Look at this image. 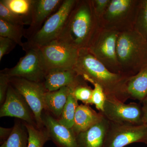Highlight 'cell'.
I'll list each match as a JSON object with an SVG mask.
<instances>
[{
  "instance_id": "cell-21",
  "label": "cell",
  "mask_w": 147,
  "mask_h": 147,
  "mask_svg": "<svg viewBox=\"0 0 147 147\" xmlns=\"http://www.w3.org/2000/svg\"><path fill=\"white\" fill-rule=\"evenodd\" d=\"M79 105L78 100L74 97L71 89V91L69 94L67 101L65 105L61 115L60 117L57 119L59 123L67 128L72 129L74 123L76 109Z\"/></svg>"
},
{
  "instance_id": "cell-11",
  "label": "cell",
  "mask_w": 147,
  "mask_h": 147,
  "mask_svg": "<svg viewBox=\"0 0 147 147\" xmlns=\"http://www.w3.org/2000/svg\"><path fill=\"white\" fill-rule=\"evenodd\" d=\"M63 0H34L28 28L25 29L24 36L29 39L41 28L50 16L60 7Z\"/></svg>"
},
{
  "instance_id": "cell-4",
  "label": "cell",
  "mask_w": 147,
  "mask_h": 147,
  "mask_svg": "<svg viewBox=\"0 0 147 147\" xmlns=\"http://www.w3.org/2000/svg\"><path fill=\"white\" fill-rule=\"evenodd\" d=\"M76 2L74 0H64L58 10L25 43L30 46L40 47L57 40Z\"/></svg>"
},
{
  "instance_id": "cell-12",
  "label": "cell",
  "mask_w": 147,
  "mask_h": 147,
  "mask_svg": "<svg viewBox=\"0 0 147 147\" xmlns=\"http://www.w3.org/2000/svg\"><path fill=\"white\" fill-rule=\"evenodd\" d=\"M42 120L47 129L50 140L57 147H79L76 134L72 129L67 128L59 123L57 119L46 110L42 112Z\"/></svg>"
},
{
  "instance_id": "cell-17",
  "label": "cell",
  "mask_w": 147,
  "mask_h": 147,
  "mask_svg": "<svg viewBox=\"0 0 147 147\" xmlns=\"http://www.w3.org/2000/svg\"><path fill=\"white\" fill-rule=\"evenodd\" d=\"M71 89L68 87L58 90L46 92L44 96L45 110L57 119L60 117Z\"/></svg>"
},
{
  "instance_id": "cell-13",
  "label": "cell",
  "mask_w": 147,
  "mask_h": 147,
  "mask_svg": "<svg viewBox=\"0 0 147 147\" xmlns=\"http://www.w3.org/2000/svg\"><path fill=\"white\" fill-rule=\"evenodd\" d=\"M110 122L103 115L96 123L76 134L79 147H103Z\"/></svg>"
},
{
  "instance_id": "cell-18",
  "label": "cell",
  "mask_w": 147,
  "mask_h": 147,
  "mask_svg": "<svg viewBox=\"0 0 147 147\" xmlns=\"http://www.w3.org/2000/svg\"><path fill=\"white\" fill-rule=\"evenodd\" d=\"M126 91L129 98L142 102L147 95V64L137 74L129 77L126 84Z\"/></svg>"
},
{
  "instance_id": "cell-2",
  "label": "cell",
  "mask_w": 147,
  "mask_h": 147,
  "mask_svg": "<svg viewBox=\"0 0 147 147\" xmlns=\"http://www.w3.org/2000/svg\"><path fill=\"white\" fill-rule=\"evenodd\" d=\"M92 18L89 3L76 2L57 40L79 50L89 48Z\"/></svg>"
},
{
  "instance_id": "cell-29",
  "label": "cell",
  "mask_w": 147,
  "mask_h": 147,
  "mask_svg": "<svg viewBox=\"0 0 147 147\" xmlns=\"http://www.w3.org/2000/svg\"><path fill=\"white\" fill-rule=\"evenodd\" d=\"M17 44L8 38L0 36V61L5 55H7L15 48Z\"/></svg>"
},
{
  "instance_id": "cell-34",
  "label": "cell",
  "mask_w": 147,
  "mask_h": 147,
  "mask_svg": "<svg viewBox=\"0 0 147 147\" xmlns=\"http://www.w3.org/2000/svg\"><path fill=\"white\" fill-rule=\"evenodd\" d=\"M142 102H143V105H147V95L144 100L142 101Z\"/></svg>"
},
{
  "instance_id": "cell-33",
  "label": "cell",
  "mask_w": 147,
  "mask_h": 147,
  "mask_svg": "<svg viewBox=\"0 0 147 147\" xmlns=\"http://www.w3.org/2000/svg\"><path fill=\"white\" fill-rule=\"evenodd\" d=\"M143 110V119L142 122L143 124L147 126V105H143L142 107Z\"/></svg>"
},
{
  "instance_id": "cell-15",
  "label": "cell",
  "mask_w": 147,
  "mask_h": 147,
  "mask_svg": "<svg viewBox=\"0 0 147 147\" xmlns=\"http://www.w3.org/2000/svg\"><path fill=\"white\" fill-rule=\"evenodd\" d=\"M118 37L115 32L106 33L89 49L99 60L115 63L117 60L116 49Z\"/></svg>"
},
{
  "instance_id": "cell-9",
  "label": "cell",
  "mask_w": 147,
  "mask_h": 147,
  "mask_svg": "<svg viewBox=\"0 0 147 147\" xmlns=\"http://www.w3.org/2000/svg\"><path fill=\"white\" fill-rule=\"evenodd\" d=\"M101 113L111 122L143 124L142 107L135 102L125 104L116 98H106Z\"/></svg>"
},
{
  "instance_id": "cell-8",
  "label": "cell",
  "mask_w": 147,
  "mask_h": 147,
  "mask_svg": "<svg viewBox=\"0 0 147 147\" xmlns=\"http://www.w3.org/2000/svg\"><path fill=\"white\" fill-rule=\"evenodd\" d=\"M9 82L28 102L34 115L38 127L43 128L42 114L45 108L44 96L47 91L43 84L15 77L10 78Z\"/></svg>"
},
{
  "instance_id": "cell-28",
  "label": "cell",
  "mask_w": 147,
  "mask_h": 147,
  "mask_svg": "<svg viewBox=\"0 0 147 147\" xmlns=\"http://www.w3.org/2000/svg\"><path fill=\"white\" fill-rule=\"evenodd\" d=\"M137 28L138 32L147 40V0L142 3L137 19Z\"/></svg>"
},
{
  "instance_id": "cell-32",
  "label": "cell",
  "mask_w": 147,
  "mask_h": 147,
  "mask_svg": "<svg viewBox=\"0 0 147 147\" xmlns=\"http://www.w3.org/2000/svg\"><path fill=\"white\" fill-rule=\"evenodd\" d=\"M110 1L109 0H96L94 1L96 9L98 12L103 11L106 7L109 5Z\"/></svg>"
},
{
  "instance_id": "cell-22",
  "label": "cell",
  "mask_w": 147,
  "mask_h": 147,
  "mask_svg": "<svg viewBox=\"0 0 147 147\" xmlns=\"http://www.w3.org/2000/svg\"><path fill=\"white\" fill-rule=\"evenodd\" d=\"M34 0H1L0 1L12 12L23 16L30 23V16Z\"/></svg>"
},
{
  "instance_id": "cell-1",
  "label": "cell",
  "mask_w": 147,
  "mask_h": 147,
  "mask_svg": "<svg viewBox=\"0 0 147 147\" xmlns=\"http://www.w3.org/2000/svg\"><path fill=\"white\" fill-rule=\"evenodd\" d=\"M74 69L85 81L100 85L106 98H116L124 102L129 98L126 84L130 76L110 71L89 48L79 49Z\"/></svg>"
},
{
  "instance_id": "cell-3",
  "label": "cell",
  "mask_w": 147,
  "mask_h": 147,
  "mask_svg": "<svg viewBox=\"0 0 147 147\" xmlns=\"http://www.w3.org/2000/svg\"><path fill=\"white\" fill-rule=\"evenodd\" d=\"M26 52L15 66L1 70L9 77H19L31 82L43 83L48 72L38 47L24 42L22 47Z\"/></svg>"
},
{
  "instance_id": "cell-20",
  "label": "cell",
  "mask_w": 147,
  "mask_h": 147,
  "mask_svg": "<svg viewBox=\"0 0 147 147\" xmlns=\"http://www.w3.org/2000/svg\"><path fill=\"white\" fill-rule=\"evenodd\" d=\"M23 121L26 127L28 135V147H43L45 143L50 140L49 132L45 127L38 128Z\"/></svg>"
},
{
  "instance_id": "cell-6",
  "label": "cell",
  "mask_w": 147,
  "mask_h": 147,
  "mask_svg": "<svg viewBox=\"0 0 147 147\" xmlns=\"http://www.w3.org/2000/svg\"><path fill=\"white\" fill-rule=\"evenodd\" d=\"M47 71L73 69L79 55V49L57 40L38 47Z\"/></svg>"
},
{
  "instance_id": "cell-35",
  "label": "cell",
  "mask_w": 147,
  "mask_h": 147,
  "mask_svg": "<svg viewBox=\"0 0 147 147\" xmlns=\"http://www.w3.org/2000/svg\"></svg>"
},
{
  "instance_id": "cell-27",
  "label": "cell",
  "mask_w": 147,
  "mask_h": 147,
  "mask_svg": "<svg viewBox=\"0 0 147 147\" xmlns=\"http://www.w3.org/2000/svg\"><path fill=\"white\" fill-rule=\"evenodd\" d=\"M91 98L89 104H94L100 112H103L104 104L106 99V96L101 87L98 84H94Z\"/></svg>"
},
{
  "instance_id": "cell-10",
  "label": "cell",
  "mask_w": 147,
  "mask_h": 147,
  "mask_svg": "<svg viewBox=\"0 0 147 147\" xmlns=\"http://www.w3.org/2000/svg\"><path fill=\"white\" fill-rule=\"evenodd\" d=\"M5 117L17 118L38 127L34 115L28 102L10 84L5 101L0 109V117Z\"/></svg>"
},
{
  "instance_id": "cell-19",
  "label": "cell",
  "mask_w": 147,
  "mask_h": 147,
  "mask_svg": "<svg viewBox=\"0 0 147 147\" xmlns=\"http://www.w3.org/2000/svg\"><path fill=\"white\" fill-rule=\"evenodd\" d=\"M11 134L0 147H28V135L23 121L15 120Z\"/></svg>"
},
{
  "instance_id": "cell-25",
  "label": "cell",
  "mask_w": 147,
  "mask_h": 147,
  "mask_svg": "<svg viewBox=\"0 0 147 147\" xmlns=\"http://www.w3.org/2000/svg\"><path fill=\"white\" fill-rule=\"evenodd\" d=\"M84 81L83 78L79 81L73 88H71L74 97L77 100L82 101L84 104L88 105L91 98L93 90Z\"/></svg>"
},
{
  "instance_id": "cell-23",
  "label": "cell",
  "mask_w": 147,
  "mask_h": 147,
  "mask_svg": "<svg viewBox=\"0 0 147 147\" xmlns=\"http://www.w3.org/2000/svg\"><path fill=\"white\" fill-rule=\"evenodd\" d=\"M25 30L24 27L12 25L0 19V36L8 38L22 47L24 44L22 39L25 35Z\"/></svg>"
},
{
  "instance_id": "cell-30",
  "label": "cell",
  "mask_w": 147,
  "mask_h": 147,
  "mask_svg": "<svg viewBox=\"0 0 147 147\" xmlns=\"http://www.w3.org/2000/svg\"><path fill=\"white\" fill-rule=\"evenodd\" d=\"M9 78L5 74L0 72V104H3L6 97L7 93L10 82Z\"/></svg>"
},
{
  "instance_id": "cell-24",
  "label": "cell",
  "mask_w": 147,
  "mask_h": 147,
  "mask_svg": "<svg viewBox=\"0 0 147 147\" xmlns=\"http://www.w3.org/2000/svg\"><path fill=\"white\" fill-rule=\"evenodd\" d=\"M131 1L130 0H113L110 2L107 10V17L113 19L126 13L130 8Z\"/></svg>"
},
{
  "instance_id": "cell-14",
  "label": "cell",
  "mask_w": 147,
  "mask_h": 147,
  "mask_svg": "<svg viewBox=\"0 0 147 147\" xmlns=\"http://www.w3.org/2000/svg\"><path fill=\"white\" fill-rule=\"evenodd\" d=\"M82 77L73 69H53L47 72L42 84L47 92L64 87L73 88Z\"/></svg>"
},
{
  "instance_id": "cell-16",
  "label": "cell",
  "mask_w": 147,
  "mask_h": 147,
  "mask_svg": "<svg viewBox=\"0 0 147 147\" xmlns=\"http://www.w3.org/2000/svg\"><path fill=\"white\" fill-rule=\"evenodd\" d=\"M103 117L101 112L97 113L88 105H79L76 109L72 129L75 134L85 131L98 122Z\"/></svg>"
},
{
  "instance_id": "cell-31",
  "label": "cell",
  "mask_w": 147,
  "mask_h": 147,
  "mask_svg": "<svg viewBox=\"0 0 147 147\" xmlns=\"http://www.w3.org/2000/svg\"><path fill=\"white\" fill-rule=\"evenodd\" d=\"M13 127L11 128H4V127H0V143L1 144H3L11 134Z\"/></svg>"
},
{
  "instance_id": "cell-7",
  "label": "cell",
  "mask_w": 147,
  "mask_h": 147,
  "mask_svg": "<svg viewBox=\"0 0 147 147\" xmlns=\"http://www.w3.org/2000/svg\"><path fill=\"white\" fill-rule=\"evenodd\" d=\"M110 122L103 147H125L134 143H147V126L144 124Z\"/></svg>"
},
{
  "instance_id": "cell-5",
  "label": "cell",
  "mask_w": 147,
  "mask_h": 147,
  "mask_svg": "<svg viewBox=\"0 0 147 147\" xmlns=\"http://www.w3.org/2000/svg\"><path fill=\"white\" fill-rule=\"evenodd\" d=\"M117 58L124 65L134 61L141 69L147 64V40L138 32H124L118 37Z\"/></svg>"
},
{
  "instance_id": "cell-26",
  "label": "cell",
  "mask_w": 147,
  "mask_h": 147,
  "mask_svg": "<svg viewBox=\"0 0 147 147\" xmlns=\"http://www.w3.org/2000/svg\"><path fill=\"white\" fill-rule=\"evenodd\" d=\"M0 19L9 24L24 27L28 22L23 16L15 14L8 9L0 1Z\"/></svg>"
}]
</instances>
